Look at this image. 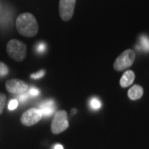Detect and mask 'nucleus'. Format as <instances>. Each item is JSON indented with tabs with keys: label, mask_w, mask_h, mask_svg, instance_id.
Segmentation results:
<instances>
[{
	"label": "nucleus",
	"mask_w": 149,
	"mask_h": 149,
	"mask_svg": "<svg viewBox=\"0 0 149 149\" xmlns=\"http://www.w3.org/2000/svg\"><path fill=\"white\" fill-rule=\"evenodd\" d=\"M6 89L8 92L14 95H20L28 90V85L24 80L12 79L6 82Z\"/></svg>",
	"instance_id": "obj_7"
},
{
	"label": "nucleus",
	"mask_w": 149,
	"mask_h": 149,
	"mask_svg": "<svg viewBox=\"0 0 149 149\" xmlns=\"http://www.w3.org/2000/svg\"><path fill=\"white\" fill-rule=\"evenodd\" d=\"M6 104V95L3 93H0V114L3 113Z\"/></svg>",
	"instance_id": "obj_13"
},
{
	"label": "nucleus",
	"mask_w": 149,
	"mask_h": 149,
	"mask_svg": "<svg viewBox=\"0 0 149 149\" xmlns=\"http://www.w3.org/2000/svg\"><path fill=\"white\" fill-rule=\"evenodd\" d=\"M8 73V67L4 63L0 61V76H4Z\"/></svg>",
	"instance_id": "obj_14"
},
{
	"label": "nucleus",
	"mask_w": 149,
	"mask_h": 149,
	"mask_svg": "<svg viewBox=\"0 0 149 149\" xmlns=\"http://www.w3.org/2000/svg\"><path fill=\"white\" fill-rule=\"evenodd\" d=\"M135 80V74L132 70H127L125 71L122 75L120 79V85L123 88H126L129 85L133 84V82Z\"/></svg>",
	"instance_id": "obj_9"
},
{
	"label": "nucleus",
	"mask_w": 149,
	"mask_h": 149,
	"mask_svg": "<svg viewBox=\"0 0 149 149\" xmlns=\"http://www.w3.org/2000/svg\"><path fill=\"white\" fill-rule=\"evenodd\" d=\"M7 52L12 59L22 61L27 56V46L22 42L13 39L7 44Z\"/></svg>",
	"instance_id": "obj_2"
},
{
	"label": "nucleus",
	"mask_w": 149,
	"mask_h": 149,
	"mask_svg": "<svg viewBox=\"0 0 149 149\" xmlns=\"http://www.w3.org/2000/svg\"><path fill=\"white\" fill-rule=\"evenodd\" d=\"M143 95V89L140 85H133L132 88L129 89L128 92V98L132 100H137L140 99Z\"/></svg>",
	"instance_id": "obj_10"
},
{
	"label": "nucleus",
	"mask_w": 149,
	"mask_h": 149,
	"mask_svg": "<svg viewBox=\"0 0 149 149\" xmlns=\"http://www.w3.org/2000/svg\"><path fill=\"white\" fill-rule=\"evenodd\" d=\"M76 0H60L59 12L63 21H69L73 16Z\"/></svg>",
	"instance_id": "obj_5"
},
{
	"label": "nucleus",
	"mask_w": 149,
	"mask_h": 149,
	"mask_svg": "<svg viewBox=\"0 0 149 149\" xmlns=\"http://www.w3.org/2000/svg\"><path fill=\"white\" fill-rule=\"evenodd\" d=\"M135 57H136V55L133 50L131 49L126 50L123 53L120 54L115 60L114 64H113V68L118 71H121V70L127 69L133 65L135 61Z\"/></svg>",
	"instance_id": "obj_3"
},
{
	"label": "nucleus",
	"mask_w": 149,
	"mask_h": 149,
	"mask_svg": "<svg viewBox=\"0 0 149 149\" xmlns=\"http://www.w3.org/2000/svg\"><path fill=\"white\" fill-rule=\"evenodd\" d=\"M140 46L142 50L144 52H149V38L146 36H142L140 37Z\"/></svg>",
	"instance_id": "obj_11"
},
{
	"label": "nucleus",
	"mask_w": 149,
	"mask_h": 149,
	"mask_svg": "<svg viewBox=\"0 0 149 149\" xmlns=\"http://www.w3.org/2000/svg\"><path fill=\"white\" fill-rule=\"evenodd\" d=\"M29 95L31 96H37L39 95V94H40V91L37 89V88H32V89H30L29 90Z\"/></svg>",
	"instance_id": "obj_18"
},
{
	"label": "nucleus",
	"mask_w": 149,
	"mask_h": 149,
	"mask_svg": "<svg viewBox=\"0 0 149 149\" xmlns=\"http://www.w3.org/2000/svg\"><path fill=\"white\" fill-rule=\"evenodd\" d=\"M54 149H64V148H63V146H62V145H61V144H56V145L55 146Z\"/></svg>",
	"instance_id": "obj_20"
},
{
	"label": "nucleus",
	"mask_w": 149,
	"mask_h": 149,
	"mask_svg": "<svg viewBox=\"0 0 149 149\" xmlns=\"http://www.w3.org/2000/svg\"><path fill=\"white\" fill-rule=\"evenodd\" d=\"M90 104H91V108L94 109H99L101 107V102L98 99H96V98L91 99Z\"/></svg>",
	"instance_id": "obj_12"
},
{
	"label": "nucleus",
	"mask_w": 149,
	"mask_h": 149,
	"mask_svg": "<svg viewBox=\"0 0 149 149\" xmlns=\"http://www.w3.org/2000/svg\"><path fill=\"white\" fill-rule=\"evenodd\" d=\"M42 113L36 108H32L26 111L21 117V122L26 126H32L38 123L42 118Z\"/></svg>",
	"instance_id": "obj_6"
},
{
	"label": "nucleus",
	"mask_w": 149,
	"mask_h": 149,
	"mask_svg": "<svg viewBox=\"0 0 149 149\" xmlns=\"http://www.w3.org/2000/svg\"><path fill=\"white\" fill-rule=\"evenodd\" d=\"M42 113L43 116H51L52 114H53L56 109V105L53 100H45L40 104V109H39Z\"/></svg>",
	"instance_id": "obj_8"
},
{
	"label": "nucleus",
	"mask_w": 149,
	"mask_h": 149,
	"mask_svg": "<svg viewBox=\"0 0 149 149\" xmlns=\"http://www.w3.org/2000/svg\"><path fill=\"white\" fill-rule=\"evenodd\" d=\"M69 127V122L67 118V113L65 110H59L54 115L52 123V131L54 134L64 132Z\"/></svg>",
	"instance_id": "obj_4"
},
{
	"label": "nucleus",
	"mask_w": 149,
	"mask_h": 149,
	"mask_svg": "<svg viewBox=\"0 0 149 149\" xmlns=\"http://www.w3.org/2000/svg\"><path fill=\"white\" fill-rule=\"evenodd\" d=\"M29 93L26 91V92H24V93H22V94H20L19 96H18V100H20L21 102H26L27 101V100L29 98Z\"/></svg>",
	"instance_id": "obj_16"
},
{
	"label": "nucleus",
	"mask_w": 149,
	"mask_h": 149,
	"mask_svg": "<svg viewBox=\"0 0 149 149\" xmlns=\"http://www.w3.org/2000/svg\"><path fill=\"white\" fill-rule=\"evenodd\" d=\"M17 32L27 37H34L38 32V24L32 13H24L17 17L16 20Z\"/></svg>",
	"instance_id": "obj_1"
},
{
	"label": "nucleus",
	"mask_w": 149,
	"mask_h": 149,
	"mask_svg": "<svg viewBox=\"0 0 149 149\" xmlns=\"http://www.w3.org/2000/svg\"><path fill=\"white\" fill-rule=\"evenodd\" d=\"M45 75V70H40V71H38L37 73H35V74H31V78L32 79H40V78H42Z\"/></svg>",
	"instance_id": "obj_17"
},
{
	"label": "nucleus",
	"mask_w": 149,
	"mask_h": 149,
	"mask_svg": "<svg viewBox=\"0 0 149 149\" xmlns=\"http://www.w3.org/2000/svg\"><path fill=\"white\" fill-rule=\"evenodd\" d=\"M36 48H37V51L38 52H42L43 51L46 49V45L44 43H39Z\"/></svg>",
	"instance_id": "obj_19"
},
{
	"label": "nucleus",
	"mask_w": 149,
	"mask_h": 149,
	"mask_svg": "<svg viewBox=\"0 0 149 149\" xmlns=\"http://www.w3.org/2000/svg\"><path fill=\"white\" fill-rule=\"evenodd\" d=\"M18 105V101L17 100H12L9 104H8V109L9 110H14L15 109H17V107Z\"/></svg>",
	"instance_id": "obj_15"
},
{
	"label": "nucleus",
	"mask_w": 149,
	"mask_h": 149,
	"mask_svg": "<svg viewBox=\"0 0 149 149\" xmlns=\"http://www.w3.org/2000/svg\"><path fill=\"white\" fill-rule=\"evenodd\" d=\"M71 113H76V109H72Z\"/></svg>",
	"instance_id": "obj_21"
}]
</instances>
